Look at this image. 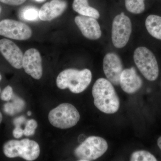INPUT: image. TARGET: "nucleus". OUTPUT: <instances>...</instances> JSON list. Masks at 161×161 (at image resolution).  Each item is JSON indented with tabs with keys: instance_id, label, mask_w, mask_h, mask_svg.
<instances>
[{
	"instance_id": "1",
	"label": "nucleus",
	"mask_w": 161,
	"mask_h": 161,
	"mask_svg": "<svg viewBox=\"0 0 161 161\" xmlns=\"http://www.w3.org/2000/svg\"><path fill=\"white\" fill-rule=\"evenodd\" d=\"M92 93L94 104L101 112L114 114L118 111L119 98L109 80L103 78L98 79L93 86Z\"/></svg>"
},
{
	"instance_id": "2",
	"label": "nucleus",
	"mask_w": 161,
	"mask_h": 161,
	"mask_svg": "<svg viewBox=\"0 0 161 161\" xmlns=\"http://www.w3.org/2000/svg\"><path fill=\"white\" fill-rule=\"evenodd\" d=\"M92 80V73L89 69H69L59 74L56 82L60 89L69 88L72 93L79 94L86 89Z\"/></svg>"
},
{
	"instance_id": "3",
	"label": "nucleus",
	"mask_w": 161,
	"mask_h": 161,
	"mask_svg": "<svg viewBox=\"0 0 161 161\" xmlns=\"http://www.w3.org/2000/svg\"><path fill=\"white\" fill-rule=\"evenodd\" d=\"M3 150L4 154L9 158L19 157L29 161L36 159L40 154L39 144L28 139L8 141L3 146Z\"/></svg>"
},
{
	"instance_id": "4",
	"label": "nucleus",
	"mask_w": 161,
	"mask_h": 161,
	"mask_svg": "<svg viewBox=\"0 0 161 161\" xmlns=\"http://www.w3.org/2000/svg\"><path fill=\"white\" fill-rule=\"evenodd\" d=\"M79 112L74 105L63 103L52 109L48 114L50 123L56 128L69 129L75 126L80 119Z\"/></svg>"
},
{
	"instance_id": "5",
	"label": "nucleus",
	"mask_w": 161,
	"mask_h": 161,
	"mask_svg": "<svg viewBox=\"0 0 161 161\" xmlns=\"http://www.w3.org/2000/svg\"><path fill=\"white\" fill-rule=\"evenodd\" d=\"M134 62L144 77L150 81L156 80L159 75L158 64L155 56L144 47H137L133 55Z\"/></svg>"
},
{
	"instance_id": "6",
	"label": "nucleus",
	"mask_w": 161,
	"mask_h": 161,
	"mask_svg": "<svg viewBox=\"0 0 161 161\" xmlns=\"http://www.w3.org/2000/svg\"><path fill=\"white\" fill-rule=\"evenodd\" d=\"M108 149L107 141L99 136L88 137L75 149V156L80 161L97 159L106 152Z\"/></svg>"
},
{
	"instance_id": "7",
	"label": "nucleus",
	"mask_w": 161,
	"mask_h": 161,
	"mask_svg": "<svg viewBox=\"0 0 161 161\" xmlns=\"http://www.w3.org/2000/svg\"><path fill=\"white\" fill-rule=\"evenodd\" d=\"M132 31L130 18L123 12L116 16L112 25V39L114 46L118 48L125 46L130 40Z\"/></svg>"
},
{
	"instance_id": "8",
	"label": "nucleus",
	"mask_w": 161,
	"mask_h": 161,
	"mask_svg": "<svg viewBox=\"0 0 161 161\" xmlns=\"http://www.w3.org/2000/svg\"><path fill=\"white\" fill-rule=\"evenodd\" d=\"M0 35L13 40H24L32 36V31L28 25L12 19H4L0 22Z\"/></svg>"
},
{
	"instance_id": "9",
	"label": "nucleus",
	"mask_w": 161,
	"mask_h": 161,
	"mask_svg": "<svg viewBox=\"0 0 161 161\" xmlns=\"http://www.w3.org/2000/svg\"><path fill=\"white\" fill-rule=\"evenodd\" d=\"M103 69L108 80L114 85H119L123 67L118 55L113 53L107 54L103 58Z\"/></svg>"
},
{
	"instance_id": "10",
	"label": "nucleus",
	"mask_w": 161,
	"mask_h": 161,
	"mask_svg": "<svg viewBox=\"0 0 161 161\" xmlns=\"http://www.w3.org/2000/svg\"><path fill=\"white\" fill-rule=\"evenodd\" d=\"M23 68L26 73L33 78L39 80L43 75L42 58L40 52L35 48L27 50L24 55Z\"/></svg>"
},
{
	"instance_id": "11",
	"label": "nucleus",
	"mask_w": 161,
	"mask_h": 161,
	"mask_svg": "<svg viewBox=\"0 0 161 161\" xmlns=\"http://www.w3.org/2000/svg\"><path fill=\"white\" fill-rule=\"evenodd\" d=\"M0 52L13 67L16 69L23 68L24 54L19 47L11 40L6 39L0 40Z\"/></svg>"
},
{
	"instance_id": "12",
	"label": "nucleus",
	"mask_w": 161,
	"mask_h": 161,
	"mask_svg": "<svg viewBox=\"0 0 161 161\" xmlns=\"http://www.w3.org/2000/svg\"><path fill=\"white\" fill-rule=\"evenodd\" d=\"M75 23L82 34L87 39L98 40L101 36L100 25L95 18L85 16H77L75 18Z\"/></svg>"
},
{
	"instance_id": "13",
	"label": "nucleus",
	"mask_w": 161,
	"mask_h": 161,
	"mask_svg": "<svg viewBox=\"0 0 161 161\" xmlns=\"http://www.w3.org/2000/svg\"><path fill=\"white\" fill-rule=\"evenodd\" d=\"M142 80L134 67L123 70L121 75L119 85L122 89L128 94L137 92L142 86Z\"/></svg>"
},
{
	"instance_id": "14",
	"label": "nucleus",
	"mask_w": 161,
	"mask_h": 161,
	"mask_svg": "<svg viewBox=\"0 0 161 161\" xmlns=\"http://www.w3.org/2000/svg\"><path fill=\"white\" fill-rule=\"evenodd\" d=\"M67 4L64 0H52L44 4L39 12L40 19L49 21L58 17L66 9Z\"/></svg>"
},
{
	"instance_id": "15",
	"label": "nucleus",
	"mask_w": 161,
	"mask_h": 161,
	"mask_svg": "<svg viewBox=\"0 0 161 161\" xmlns=\"http://www.w3.org/2000/svg\"><path fill=\"white\" fill-rule=\"evenodd\" d=\"M73 8L79 14L85 16L98 19L100 14L97 9L89 6L88 0H74Z\"/></svg>"
},
{
	"instance_id": "16",
	"label": "nucleus",
	"mask_w": 161,
	"mask_h": 161,
	"mask_svg": "<svg viewBox=\"0 0 161 161\" xmlns=\"http://www.w3.org/2000/svg\"><path fill=\"white\" fill-rule=\"evenodd\" d=\"M147 31L153 37L161 40V17L156 15L148 16L146 20Z\"/></svg>"
},
{
	"instance_id": "17",
	"label": "nucleus",
	"mask_w": 161,
	"mask_h": 161,
	"mask_svg": "<svg viewBox=\"0 0 161 161\" xmlns=\"http://www.w3.org/2000/svg\"><path fill=\"white\" fill-rule=\"evenodd\" d=\"M145 0H125L128 11L134 14H140L145 10Z\"/></svg>"
},
{
	"instance_id": "18",
	"label": "nucleus",
	"mask_w": 161,
	"mask_h": 161,
	"mask_svg": "<svg viewBox=\"0 0 161 161\" xmlns=\"http://www.w3.org/2000/svg\"><path fill=\"white\" fill-rule=\"evenodd\" d=\"M131 161H156V158L152 153L145 151L139 150L133 152L130 158Z\"/></svg>"
},
{
	"instance_id": "19",
	"label": "nucleus",
	"mask_w": 161,
	"mask_h": 161,
	"mask_svg": "<svg viewBox=\"0 0 161 161\" xmlns=\"http://www.w3.org/2000/svg\"><path fill=\"white\" fill-rule=\"evenodd\" d=\"M39 10L36 8L28 6L23 8L20 12V16L23 19L27 21H35L39 17Z\"/></svg>"
},
{
	"instance_id": "20",
	"label": "nucleus",
	"mask_w": 161,
	"mask_h": 161,
	"mask_svg": "<svg viewBox=\"0 0 161 161\" xmlns=\"http://www.w3.org/2000/svg\"><path fill=\"white\" fill-rule=\"evenodd\" d=\"M37 123L34 119H30L27 121L26 127L23 130L24 135L26 136L33 135L35 133V130L37 128Z\"/></svg>"
},
{
	"instance_id": "21",
	"label": "nucleus",
	"mask_w": 161,
	"mask_h": 161,
	"mask_svg": "<svg viewBox=\"0 0 161 161\" xmlns=\"http://www.w3.org/2000/svg\"><path fill=\"white\" fill-rule=\"evenodd\" d=\"M13 94L12 88L9 86H8L4 89L1 94L0 98L4 101H9L12 98Z\"/></svg>"
},
{
	"instance_id": "22",
	"label": "nucleus",
	"mask_w": 161,
	"mask_h": 161,
	"mask_svg": "<svg viewBox=\"0 0 161 161\" xmlns=\"http://www.w3.org/2000/svg\"><path fill=\"white\" fill-rule=\"evenodd\" d=\"M26 0H0L1 3L10 5V6H17L22 5L26 2Z\"/></svg>"
},
{
	"instance_id": "23",
	"label": "nucleus",
	"mask_w": 161,
	"mask_h": 161,
	"mask_svg": "<svg viewBox=\"0 0 161 161\" xmlns=\"http://www.w3.org/2000/svg\"><path fill=\"white\" fill-rule=\"evenodd\" d=\"M13 134L15 138H19L23 136L24 134V132L23 130L19 126H16L13 130Z\"/></svg>"
},
{
	"instance_id": "24",
	"label": "nucleus",
	"mask_w": 161,
	"mask_h": 161,
	"mask_svg": "<svg viewBox=\"0 0 161 161\" xmlns=\"http://www.w3.org/2000/svg\"><path fill=\"white\" fill-rule=\"evenodd\" d=\"M14 106L11 103H6L4 106V109L5 111H6V113L9 114V115H13L14 114Z\"/></svg>"
},
{
	"instance_id": "25",
	"label": "nucleus",
	"mask_w": 161,
	"mask_h": 161,
	"mask_svg": "<svg viewBox=\"0 0 161 161\" xmlns=\"http://www.w3.org/2000/svg\"><path fill=\"white\" fill-rule=\"evenodd\" d=\"M24 119H25L23 117H20L19 118L16 119L14 120L15 125H16L17 126H19V125L23 122Z\"/></svg>"
},
{
	"instance_id": "26",
	"label": "nucleus",
	"mask_w": 161,
	"mask_h": 161,
	"mask_svg": "<svg viewBox=\"0 0 161 161\" xmlns=\"http://www.w3.org/2000/svg\"><path fill=\"white\" fill-rule=\"evenodd\" d=\"M157 144L159 148L161 150V136H160L159 138H158V140Z\"/></svg>"
},
{
	"instance_id": "27",
	"label": "nucleus",
	"mask_w": 161,
	"mask_h": 161,
	"mask_svg": "<svg viewBox=\"0 0 161 161\" xmlns=\"http://www.w3.org/2000/svg\"><path fill=\"white\" fill-rule=\"evenodd\" d=\"M3 115H2V113H1V112H0V124L1 123V122H2V120H3Z\"/></svg>"
},
{
	"instance_id": "28",
	"label": "nucleus",
	"mask_w": 161,
	"mask_h": 161,
	"mask_svg": "<svg viewBox=\"0 0 161 161\" xmlns=\"http://www.w3.org/2000/svg\"><path fill=\"white\" fill-rule=\"evenodd\" d=\"M35 1H36V2H44L45 0H35Z\"/></svg>"
},
{
	"instance_id": "29",
	"label": "nucleus",
	"mask_w": 161,
	"mask_h": 161,
	"mask_svg": "<svg viewBox=\"0 0 161 161\" xmlns=\"http://www.w3.org/2000/svg\"><path fill=\"white\" fill-rule=\"evenodd\" d=\"M27 115H29V116H30V115H31V112H27Z\"/></svg>"
},
{
	"instance_id": "30",
	"label": "nucleus",
	"mask_w": 161,
	"mask_h": 161,
	"mask_svg": "<svg viewBox=\"0 0 161 161\" xmlns=\"http://www.w3.org/2000/svg\"><path fill=\"white\" fill-rule=\"evenodd\" d=\"M2 76H1V75H0V81H1V80H2Z\"/></svg>"
},
{
	"instance_id": "31",
	"label": "nucleus",
	"mask_w": 161,
	"mask_h": 161,
	"mask_svg": "<svg viewBox=\"0 0 161 161\" xmlns=\"http://www.w3.org/2000/svg\"><path fill=\"white\" fill-rule=\"evenodd\" d=\"M0 93H1V89H0Z\"/></svg>"
}]
</instances>
